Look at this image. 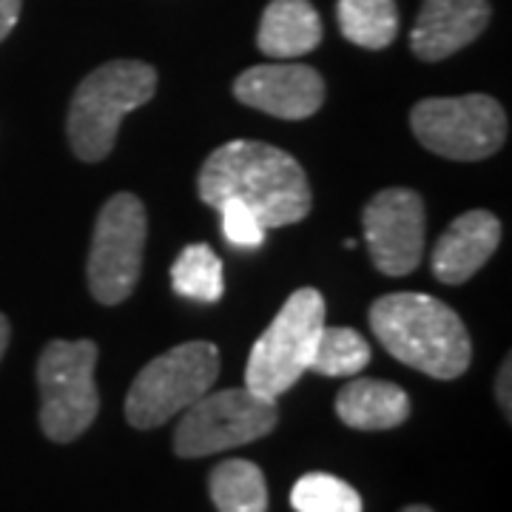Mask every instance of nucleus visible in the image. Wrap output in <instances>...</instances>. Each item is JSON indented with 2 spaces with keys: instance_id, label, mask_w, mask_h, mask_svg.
Segmentation results:
<instances>
[{
  "instance_id": "1",
  "label": "nucleus",
  "mask_w": 512,
  "mask_h": 512,
  "mask_svg": "<svg viewBox=\"0 0 512 512\" xmlns=\"http://www.w3.org/2000/svg\"><path fill=\"white\" fill-rule=\"evenodd\" d=\"M197 194L211 208L225 200L245 202L265 228L302 222L311 211L305 168L288 151L259 140H231L217 148L202 163Z\"/></svg>"
},
{
  "instance_id": "2",
  "label": "nucleus",
  "mask_w": 512,
  "mask_h": 512,
  "mask_svg": "<svg viewBox=\"0 0 512 512\" xmlns=\"http://www.w3.org/2000/svg\"><path fill=\"white\" fill-rule=\"evenodd\" d=\"M382 348L433 379H458L473 359V342L453 308L427 293H387L370 308Z\"/></svg>"
},
{
  "instance_id": "3",
  "label": "nucleus",
  "mask_w": 512,
  "mask_h": 512,
  "mask_svg": "<svg viewBox=\"0 0 512 512\" xmlns=\"http://www.w3.org/2000/svg\"><path fill=\"white\" fill-rule=\"evenodd\" d=\"M157 92V72L143 60H111L86 74L69 106V143L83 163H100L117 143L128 111L146 106Z\"/></svg>"
},
{
  "instance_id": "4",
  "label": "nucleus",
  "mask_w": 512,
  "mask_h": 512,
  "mask_svg": "<svg viewBox=\"0 0 512 512\" xmlns=\"http://www.w3.org/2000/svg\"><path fill=\"white\" fill-rule=\"evenodd\" d=\"M325 325V299L316 288H299L288 296L268 330L256 339L245 367V387L276 402L311 367L316 336Z\"/></svg>"
},
{
  "instance_id": "5",
  "label": "nucleus",
  "mask_w": 512,
  "mask_h": 512,
  "mask_svg": "<svg viewBox=\"0 0 512 512\" xmlns=\"http://www.w3.org/2000/svg\"><path fill=\"white\" fill-rule=\"evenodd\" d=\"M97 345L92 339H52L37 359L40 430L46 439L69 444L80 439L100 413L94 384Z\"/></svg>"
},
{
  "instance_id": "6",
  "label": "nucleus",
  "mask_w": 512,
  "mask_h": 512,
  "mask_svg": "<svg viewBox=\"0 0 512 512\" xmlns=\"http://www.w3.org/2000/svg\"><path fill=\"white\" fill-rule=\"evenodd\" d=\"M220 376V350L211 342H183L151 359L126 396V419L137 430L160 427L202 399Z\"/></svg>"
},
{
  "instance_id": "7",
  "label": "nucleus",
  "mask_w": 512,
  "mask_h": 512,
  "mask_svg": "<svg viewBox=\"0 0 512 512\" xmlns=\"http://www.w3.org/2000/svg\"><path fill=\"white\" fill-rule=\"evenodd\" d=\"M410 128L427 151L458 163H476L504 146L507 111L490 94L430 97L413 106Z\"/></svg>"
},
{
  "instance_id": "8",
  "label": "nucleus",
  "mask_w": 512,
  "mask_h": 512,
  "mask_svg": "<svg viewBox=\"0 0 512 512\" xmlns=\"http://www.w3.org/2000/svg\"><path fill=\"white\" fill-rule=\"evenodd\" d=\"M174 433V453L180 458H202L242 447L268 436L276 427V402L262 399L248 387L205 393L183 410Z\"/></svg>"
},
{
  "instance_id": "9",
  "label": "nucleus",
  "mask_w": 512,
  "mask_h": 512,
  "mask_svg": "<svg viewBox=\"0 0 512 512\" xmlns=\"http://www.w3.org/2000/svg\"><path fill=\"white\" fill-rule=\"evenodd\" d=\"M146 205L134 194H114L97 214L89 251V291L100 305L126 302L140 271L146 248Z\"/></svg>"
},
{
  "instance_id": "10",
  "label": "nucleus",
  "mask_w": 512,
  "mask_h": 512,
  "mask_svg": "<svg viewBox=\"0 0 512 512\" xmlns=\"http://www.w3.org/2000/svg\"><path fill=\"white\" fill-rule=\"evenodd\" d=\"M365 242L384 276H407L424 256V202L410 188H384L362 211Z\"/></svg>"
},
{
  "instance_id": "11",
  "label": "nucleus",
  "mask_w": 512,
  "mask_h": 512,
  "mask_svg": "<svg viewBox=\"0 0 512 512\" xmlns=\"http://www.w3.org/2000/svg\"><path fill=\"white\" fill-rule=\"evenodd\" d=\"M234 94L242 106L279 120H305L325 103L322 74L302 63H268L239 74Z\"/></svg>"
},
{
  "instance_id": "12",
  "label": "nucleus",
  "mask_w": 512,
  "mask_h": 512,
  "mask_svg": "<svg viewBox=\"0 0 512 512\" xmlns=\"http://www.w3.org/2000/svg\"><path fill=\"white\" fill-rule=\"evenodd\" d=\"M490 0H424L410 35L421 60H444L470 46L490 23Z\"/></svg>"
},
{
  "instance_id": "13",
  "label": "nucleus",
  "mask_w": 512,
  "mask_h": 512,
  "mask_svg": "<svg viewBox=\"0 0 512 512\" xmlns=\"http://www.w3.org/2000/svg\"><path fill=\"white\" fill-rule=\"evenodd\" d=\"M501 242V222L484 208H473L447 225L433 248V276L444 285H464L487 265Z\"/></svg>"
},
{
  "instance_id": "14",
  "label": "nucleus",
  "mask_w": 512,
  "mask_h": 512,
  "mask_svg": "<svg viewBox=\"0 0 512 512\" xmlns=\"http://www.w3.org/2000/svg\"><path fill=\"white\" fill-rule=\"evenodd\" d=\"M322 43V20L311 0H271L259 20L256 46L274 60H293Z\"/></svg>"
},
{
  "instance_id": "15",
  "label": "nucleus",
  "mask_w": 512,
  "mask_h": 512,
  "mask_svg": "<svg viewBox=\"0 0 512 512\" xmlns=\"http://www.w3.org/2000/svg\"><path fill=\"white\" fill-rule=\"evenodd\" d=\"M336 416L353 430H393L410 419V396L393 382L353 379L336 396Z\"/></svg>"
},
{
  "instance_id": "16",
  "label": "nucleus",
  "mask_w": 512,
  "mask_h": 512,
  "mask_svg": "<svg viewBox=\"0 0 512 512\" xmlns=\"http://www.w3.org/2000/svg\"><path fill=\"white\" fill-rule=\"evenodd\" d=\"M208 490L217 512H268V484L265 473L254 461L228 458L214 467Z\"/></svg>"
},
{
  "instance_id": "17",
  "label": "nucleus",
  "mask_w": 512,
  "mask_h": 512,
  "mask_svg": "<svg viewBox=\"0 0 512 512\" xmlns=\"http://www.w3.org/2000/svg\"><path fill=\"white\" fill-rule=\"evenodd\" d=\"M336 18L350 43L373 52L387 49L399 35L396 0H339Z\"/></svg>"
},
{
  "instance_id": "18",
  "label": "nucleus",
  "mask_w": 512,
  "mask_h": 512,
  "mask_svg": "<svg viewBox=\"0 0 512 512\" xmlns=\"http://www.w3.org/2000/svg\"><path fill=\"white\" fill-rule=\"evenodd\" d=\"M171 288L177 296L194 302H220L225 282H222V262L217 251L205 242H194L183 248V254L171 265Z\"/></svg>"
},
{
  "instance_id": "19",
  "label": "nucleus",
  "mask_w": 512,
  "mask_h": 512,
  "mask_svg": "<svg viewBox=\"0 0 512 512\" xmlns=\"http://www.w3.org/2000/svg\"><path fill=\"white\" fill-rule=\"evenodd\" d=\"M367 362H370V345L359 330L322 325L308 370L336 379V376H356L359 370H365Z\"/></svg>"
},
{
  "instance_id": "20",
  "label": "nucleus",
  "mask_w": 512,
  "mask_h": 512,
  "mask_svg": "<svg viewBox=\"0 0 512 512\" xmlns=\"http://www.w3.org/2000/svg\"><path fill=\"white\" fill-rule=\"evenodd\" d=\"M296 512H362V498L342 478L328 473H308L291 490Z\"/></svg>"
},
{
  "instance_id": "21",
  "label": "nucleus",
  "mask_w": 512,
  "mask_h": 512,
  "mask_svg": "<svg viewBox=\"0 0 512 512\" xmlns=\"http://www.w3.org/2000/svg\"><path fill=\"white\" fill-rule=\"evenodd\" d=\"M222 214V234L234 248H259L265 242V225L254 211L239 200H225L217 208Z\"/></svg>"
},
{
  "instance_id": "22",
  "label": "nucleus",
  "mask_w": 512,
  "mask_h": 512,
  "mask_svg": "<svg viewBox=\"0 0 512 512\" xmlns=\"http://www.w3.org/2000/svg\"><path fill=\"white\" fill-rule=\"evenodd\" d=\"M20 6H23V0H0V43L18 26Z\"/></svg>"
},
{
  "instance_id": "23",
  "label": "nucleus",
  "mask_w": 512,
  "mask_h": 512,
  "mask_svg": "<svg viewBox=\"0 0 512 512\" xmlns=\"http://www.w3.org/2000/svg\"><path fill=\"white\" fill-rule=\"evenodd\" d=\"M510 379H512V365H510V359H504V367L498 370V379H495V396H498V404L504 407V413H507V416H510V410H512Z\"/></svg>"
},
{
  "instance_id": "24",
  "label": "nucleus",
  "mask_w": 512,
  "mask_h": 512,
  "mask_svg": "<svg viewBox=\"0 0 512 512\" xmlns=\"http://www.w3.org/2000/svg\"><path fill=\"white\" fill-rule=\"evenodd\" d=\"M9 336H12V328H9V319L0 313V359H3V353L9 348Z\"/></svg>"
},
{
  "instance_id": "25",
  "label": "nucleus",
  "mask_w": 512,
  "mask_h": 512,
  "mask_svg": "<svg viewBox=\"0 0 512 512\" xmlns=\"http://www.w3.org/2000/svg\"><path fill=\"white\" fill-rule=\"evenodd\" d=\"M402 512H433L430 507H424V504H413V507H404Z\"/></svg>"
}]
</instances>
